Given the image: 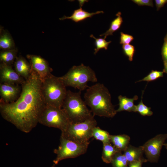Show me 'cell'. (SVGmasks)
<instances>
[{
  "label": "cell",
  "mask_w": 167,
  "mask_h": 167,
  "mask_svg": "<svg viewBox=\"0 0 167 167\" xmlns=\"http://www.w3.org/2000/svg\"><path fill=\"white\" fill-rule=\"evenodd\" d=\"M42 83L39 75L32 69L30 76L21 85L18 98L10 103L0 102V112L3 118L24 133L29 132L36 126L46 105Z\"/></svg>",
  "instance_id": "6da1fadb"
},
{
  "label": "cell",
  "mask_w": 167,
  "mask_h": 167,
  "mask_svg": "<svg viewBox=\"0 0 167 167\" xmlns=\"http://www.w3.org/2000/svg\"><path fill=\"white\" fill-rule=\"evenodd\" d=\"M84 97L85 103L90 107L94 116L112 118L117 113L112 103L111 94L102 84L97 83L89 87Z\"/></svg>",
  "instance_id": "7a4b0ae2"
},
{
  "label": "cell",
  "mask_w": 167,
  "mask_h": 167,
  "mask_svg": "<svg viewBox=\"0 0 167 167\" xmlns=\"http://www.w3.org/2000/svg\"><path fill=\"white\" fill-rule=\"evenodd\" d=\"M81 94L80 91L73 92L67 90L62 104V108L71 123L81 122L94 116L82 100Z\"/></svg>",
  "instance_id": "3957f363"
},
{
  "label": "cell",
  "mask_w": 167,
  "mask_h": 167,
  "mask_svg": "<svg viewBox=\"0 0 167 167\" xmlns=\"http://www.w3.org/2000/svg\"><path fill=\"white\" fill-rule=\"evenodd\" d=\"M59 77L50 74L42 80L41 91L46 105L62 108L67 91Z\"/></svg>",
  "instance_id": "277c9868"
},
{
  "label": "cell",
  "mask_w": 167,
  "mask_h": 167,
  "mask_svg": "<svg viewBox=\"0 0 167 167\" xmlns=\"http://www.w3.org/2000/svg\"><path fill=\"white\" fill-rule=\"evenodd\" d=\"M59 77L66 87H72L80 91L89 87L87 84L88 82L97 81L94 71L83 63L73 66L65 75Z\"/></svg>",
  "instance_id": "5b68a950"
},
{
  "label": "cell",
  "mask_w": 167,
  "mask_h": 167,
  "mask_svg": "<svg viewBox=\"0 0 167 167\" xmlns=\"http://www.w3.org/2000/svg\"><path fill=\"white\" fill-rule=\"evenodd\" d=\"M97 124L93 116L81 122L71 123L65 131L61 132V135L79 143H89L93 130Z\"/></svg>",
  "instance_id": "8992f818"
},
{
  "label": "cell",
  "mask_w": 167,
  "mask_h": 167,
  "mask_svg": "<svg viewBox=\"0 0 167 167\" xmlns=\"http://www.w3.org/2000/svg\"><path fill=\"white\" fill-rule=\"evenodd\" d=\"M39 123L45 126L65 131L71 123L62 108L46 105L39 118Z\"/></svg>",
  "instance_id": "52a82bcc"
},
{
  "label": "cell",
  "mask_w": 167,
  "mask_h": 167,
  "mask_svg": "<svg viewBox=\"0 0 167 167\" xmlns=\"http://www.w3.org/2000/svg\"><path fill=\"white\" fill-rule=\"evenodd\" d=\"M60 143L54 150L56 154L53 162L57 164L60 161L67 158H74L85 153L89 143L82 144L70 140L61 135Z\"/></svg>",
  "instance_id": "ba28073f"
},
{
  "label": "cell",
  "mask_w": 167,
  "mask_h": 167,
  "mask_svg": "<svg viewBox=\"0 0 167 167\" xmlns=\"http://www.w3.org/2000/svg\"><path fill=\"white\" fill-rule=\"evenodd\" d=\"M167 139V134H159L146 142L143 146L147 161L157 162L160 155L161 150Z\"/></svg>",
  "instance_id": "9c48e42d"
},
{
  "label": "cell",
  "mask_w": 167,
  "mask_h": 167,
  "mask_svg": "<svg viewBox=\"0 0 167 167\" xmlns=\"http://www.w3.org/2000/svg\"><path fill=\"white\" fill-rule=\"evenodd\" d=\"M25 80L19 75L11 65L1 62L0 64V83L22 84Z\"/></svg>",
  "instance_id": "30bf717a"
},
{
  "label": "cell",
  "mask_w": 167,
  "mask_h": 167,
  "mask_svg": "<svg viewBox=\"0 0 167 167\" xmlns=\"http://www.w3.org/2000/svg\"><path fill=\"white\" fill-rule=\"evenodd\" d=\"M21 90L18 84L0 83V102L8 103L15 101L19 96Z\"/></svg>",
  "instance_id": "8fae6325"
},
{
  "label": "cell",
  "mask_w": 167,
  "mask_h": 167,
  "mask_svg": "<svg viewBox=\"0 0 167 167\" xmlns=\"http://www.w3.org/2000/svg\"><path fill=\"white\" fill-rule=\"evenodd\" d=\"M32 69L35 71L42 80L52 71L47 62L41 57L33 55H28Z\"/></svg>",
  "instance_id": "7c38bea8"
},
{
  "label": "cell",
  "mask_w": 167,
  "mask_h": 167,
  "mask_svg": "<svg viewBox=\"0 0 167 167\" xmlns=\"http://www.w3.org/2000/svg\"><path fill=\"white\" fill-rule=\"evenodd\" d=\"M15 71L25 80L30 75L32 68L30 64L21 56L17 57L14 62Z\"/></svg>",
  "instance_id": "4fadbf2b"
},
{
  "label": "cell",
  "mask_w": 167,
  "mask_h": 167,
  "mask_svg": "<svg viewBox=\"0 0 167 167\" xmlns=\"http://www.w3.org/2000/svg\"><path fill=\"white\" fill-rule=\"evenodd\" d=\"M143 146L135 147L129 145L124 151L123 154L126 156L129 164L132 162L144 159L143 156Z\"/></svg>",
  "instance_id": "5bb4252c"
},
{
  "label": "cell",
  "mask_w": 167,
  "mask_h": 167,
  "mask_svg": "<svg viewBox=\"0 0 167 167\" xmlns=\"http://www.w3.org/2000/svg\"><path fill=\"white\" fill-rule=\"evenodd\" d=\"M103 11H98L95 12L89 13L82 9L79 8L75 10L72 15L70 16H64L59 19L60 20L65 19H71L75 22H79L84 20L88 18H91L96 14L103 13Z\"/></svg>",
  "instance_id": "9a60e30c"
},
{
  "label": "cell",
  "mask_w": 167,
  "mask_h": 167,
  "mask_svg": "<svg viewBox=\"0 0 167 167\" xmlns=\"http://www.w3.org/2000/svg\"><path fill=\"white\" fill-rule=\"evenodd\" d=\"M138 99V96L137 95L131 98L119 95L118 96L119 106L116 110L117 112L123 111L136 112V105L134 104V101Z\"/></svg>",
  "instance_id": "2e32d148"
},
{
  "label": "cell",
  "mask_w": 167,
  "mask_h": 167,
  "mask_svg": "<svg viewBox=\"0 0 167 167\" xmlns=\"http://www.w3.org/2000/svg\"><path fill=\"white\" fill-rule=\"evenodd\" d=\"M110 141L119 151H124L129 145L130 137L126 135H110Z\"/></svg>",
  "instance_id": "e0dca14e"
},
{
  "label": "cell",
  "mask_w": 167,
  "mask_h": 167,
  "mask_svg": "<svg viewBox=\"0 0 167 167\" xmlns=\"http://www.w3.org/2000/svg\"><path fill=\"white\" fill-rule=\"evenodd\" d=\"M111 143L103 144L102 159L106 163H111L113 157L116 153L119 151Z\"/></svg>",
  "instance_id": "ac0fdd59"
},
{
  "label": "cell",
  "mask_w": 167,
  "mask_h": 167,
  "mask_svg": "<svg viewBox=\"0 0 167 167\" xmlns=\"http://www.w3.org/2000/svg\"><path fill=\"white\" fill-rule=\"evenodd\" d=\"M116 16V18L111 22L109 29L105 32L100 35V36H103L104 38L105 39L108 36L113 35L114 32L119 29L123 22L121 12H118Z\"/></svg>",
  "instance_id": "d6986e66"
},
{
  "label": "cell",
  "mask_w": 167,
  "mask_h": 167,
  "mask_svg": "<svg viewBox=\"0 0 167 167\" xmlns=\"http://www.w3.org/2000/svg\"><path fill=\"white\" fill-rule=\"evenodd\" d=\"M17 51L13 49L3 50L0 52V60L2 62L11 65L14 62L16 58Z\"/></svg>",
  "instance_id": "ffe728a7"
},
{
  "label": "cell",
  "mask_w": 167,
  "mask_h": 167,
  "mask_svg": "<svg viewBox=\"0 0 167 167\" xmlns=\"http://www.w3.org/2000/svg\"><path fill=\"white\" fill-rule=\"evenodd\" d=\"M109 133L106 131L101 129L98 126H96L93 129L92 135L96 140L101 141L103 144L110 143Z\"/></svg>",
  "instance_id": "44dd1931"
},
{
  "label": "cell",
  "mask_w": 167,
  "mask_h": 167,
  "mask_svg": "<svg viewBox=\"0 0 167 167\" xmlns=\"http://www.w3.org/2000/svg\"><path fill=\"white\" fill-rule=\"evenodd\" d=\"M111 163L113 167H128L127 160L122 152H118L113 156Z\"/></svg>",
  "instance_id": "7402d4cb"
},
{
  "label": "cell",
  "mask_w": 167,
  "mask_h": 167,
  "mask_svg": "<svg viewBox=\"0 0 167 167\" xmlns=\"http://www.w3.org/2000/svg\"><path fill=\"white\" fill-rule=\"evenodd\" d=\"M14 43L11 36L6 32L3 33L0 38V47L3 50L13 49Z\"/></svg>",
  "instance_id": "603a6c76"
},
{
  "label": "cell",
  "mask_w": 167,
  "mask_h": 167,
  "mask_svg": "<svg viewBox=\"0 0 167 167\" xmlns=\"http://www.w3.org/2000/svg\"><path fill=\"white\" fill-rule=\"evenodd\" d=\"M144 91H142L141 101L138 105H136V112H138L143 116H151L153 114V112L151 110V108L144 105L143 102V96Z\"/></svg>",
  "instance_id": "cb8c5ba5"
},
{
  "label": "cell",
  "mask_w": 167,
  "mask_h": 167,
  "mask_svg": "<svg viewBox=\"0 0 167 167\" xmlns=\"http://www.w3.org/2000/svg\"><path fill=\"white\" fill-rule=\"evenodd\" d=\"M90 37L95 40V45L96 47L94 49V53L95 54H96L100 49H107L109 45L111 42V41H107L104 38H96L92 34L90 36Z\"/></svg>",
  "instance_id": "d4e9b609"
},
{
  "label": "cell",
  "mask_w": 167,
  "mask_h": 167,
  "mask_svg": "<svg viewBox=\"0 0 167 167\" xmlns=\"http://www.w3.org/2000/svg\"><path fill=\"white\" fill-rule=\"evenodd\" d=\"M163 71L152 70L148 75L142 79L137 81L138 82L142 81H146L148 82L154 81L157 79L163 76Z\"/></svg>",
  "instance_id": "484cf974"
},
{
  "label": "cell",
  "mask_w": 167,
  "mask_h": 167,
  "mask_svg": "<svg viewBox=\"0 0 167 167\" xmlns=\"http://www.w3.org/2000/svg\"><path fill=\"white\" fill-rule=\"evenodd\" d=\"M122 49L125 54L128 57L130 61L133 60L135 53V48L133 45L130 44L123 45Z\"/></svg>",
  "instance_id": "4316f807"
},
{
  "label": "cell",
  "mask_w": 167,
  "mask_h": 167,
  "mask_svg": "<svg viewBox=\"0 0 167 167\" xmlns=\"http://www.w3.org/2000/svg\"><path fill=\"white\" fill-rule=\"evenodd\" d=\"M120 43L123 45L129 44L134 40V37L131 35L120 32Z\"/></svg>",
  "instance_id": "83f0119b"
},
{
  "label": "cell",
  "mask_w": 167,
  "mask_h": 167,
  "mask_svg": "<svg viewBox=\"0 0 167 167\" xmlns=\"http://www.w3.org/2000/svg\"><path fill=\"white\" fill-rule=\"evenodd\" d=\"M132 1L139 6H153V1L152 0H132Z\"/></svg>",
  "instance_id": "f1b7e54d"
},
{
  "label": "cell",
  "mask_w": 167,
  "mask_h": 167,
  "mask_svg": "<svg viewBox=\"0 0 167 167\" xmlns=\"http://www.w3.org/2000/svg\"><path fill=\"white\" fill-rule=\"evenodd\" d=\"M145 158L139 161H135L129 164L128 167H142L143 163L147 161Z\"/></svg>",
  "instance_id": "f546056e"
},
{
  "label": "cell",
  "mask_w": 167,
  "mask_h": 167,
  "mask_svg": "<svg viewBox=\"0 0 167 167\" xmlns=\"http://www.w3.org/2000/svg\"><path fill=\"white\" fill-rule=\"evenodd\" d=\"M162 55L164 63L167 62V41H165L162 50Z\"/></svg>",
  "instance_id": "4dcf8cb0"
},
{
  "label": "cell",
  "mask_w": 167,
  "mask_h": 167,
  "mask_svg": "<svg viewBox=\"0 0 167 167\" xmlns=\"http://www.w3.org/2000/svg\"><path fill=\"white\" fill-rule=\"evenodd\" d=\"M155 1L157 11L167 3V0H155Z\"/></svg>",
  "instance_id": "1f68e13d"
},
{
  "label": "cell",
  "mask_w": 167,
  "mask_h": 167,
  "mask_svg": "<svg viewBox=\"0 0 167 167\" xmlns=\"http://www.w3.org/2000/svg\"><path fill=\"white\" fill-rule=\"evenodd\" d=\"M164 63V72L167 73V62Z\"/></svg>",
  "instance_id": "d6a6232c"
},
{
  "label": "cell",
  "mask_w": 167,
  "mask_h": 167,
  "mask_svg": "<svg viewBox=\"0 0 167 167\" xmlns=\"http://www.w3.org/2000/svg\"><path fill=\"white\" fill-rule=\"evenodd\" d=\"M163 145L165 147V148L167 149V143H164Z\"/></svg>",
  "instance_id": "836d02e7"
},
{
  "label": "cell",
  "mask_w": 167,
  "mask_h": 167,
  "mask_svg": "<svg viewBox=\"0 0 167 167\" xmlns=\"http://www.w3.org/2000/svg\"><path fill=\"white\" fill-rule=\"evenodd\" d=\"M165 41H167V34L166 36V37L165 38Z\"/></svg>",
  "instance_id": "e575fe53"
},
{
  "label": "cell",
  "mask_w": 167,
  "mask_h": 167,
  "mask_svg": "<svg viewBox=\"0 0 167 167\" xmlns=\"http://www.w3.org/2000/svg\"><path fill=\"white\" fill-rule=\"evenodd\" d=\"M55 167V164H54L51 167Z\"/></svg>",
  "instance_id": "d590c367"
}]
</instances>
